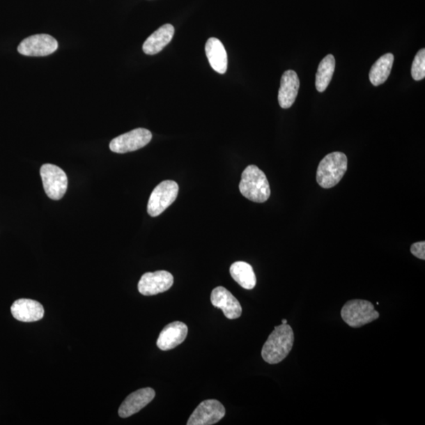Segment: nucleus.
<instances>
[{
	"label": "nucleus",
	"mask_w": 425,
	"mask_h": 425,
	"mask_svg": "<svg viewBox=\"0 0 425 425\" xmlns=\"http://www.w3.org/2000/svg\"><path fill=\"white\" fill-rule=\"evenodd\" d=\"M294 341V332L290 325L282 324L275 327L263 348L264 361L271 365L281 362L293 349Z\"/></svg>",
	"instance_id": "obj_1"
},
{
	"label": "nucleus",
	"mask_w": 425,
	"mask_h": 425,
	"mask_svg": "<svg viewBox=\"0 0 425 425\" xmlns=\"http://www.w3.org/2000/svg\"><path fill=\"white\" fill-rule=\"evenodd\" d=\"M240 191L254 203H265L270 196V187L265 174L256 166H248L241 176Z\"/></svg>",
	"instance_id": "obj_2"
},
{
	"label": "nucleus",
	"mask_w": 425,
	"mask_h": 425,
	"mask_svg": "<svg viewBox=\"0 0 425 425\" xmlns=\"http://www.w3.org/2000/svg\"><path fill=\"white\" fill-rule=\"evenodd\" d=\"M347 170L348 157L343 153L337 151L327 155L318 168V183L323 188L333 187L342 180Z\"/></svg>",
	"instance_id": "obj_3"
},
{
	"label": "nucleus",
	"mask_w": 425,
	"mask_h": 425,
	"mask_svg": "<svg viewBox=\"0 0 425 425\" xmlns=\"http://www.w3.org/2000/svg\"><path fill=\"white\" fill-rule=\"evenodd\" d=\"M341 317L351 327H360L373 323L380 317L372 302L362 300H350L342 308Z\"/></svg>",
	"instance_id": "obj_4"
},
{
	"label": "nucleus",
	"mask_w": 425,
	"mask_h": 425,
	"mask_svg": "<svg viewBox=\"0 0 425 425\" xmlns=\"http://www.w3.org/2000/svg\"><path fill=\"white\" fill-rule=\"evenodd\" d=\"M179 192L177 182L164 180L157 185L149 198L148 212L150 217L159 216L175 202Z\"/></svg>",
	"instance_id": "obj_5"
},
{
	"label": "nucleus",
	"mask_w": 425,
	"mask_h": 425,
	"mask_svg": "<svg viewBox=\"0 0 425 425\" xmlns=\"http://www.w3.org/2000/svg\"><path fill=\"white\" fill-rule=\"evenodd\" d=\"M40 176L47 196L53 200L62 199L68 187V178L63 170L52 164L40 168Z\"/></svg>",
	"instance_id": "obj_6"
},
{
	"label": "nucleus",
	"mask_w": 425,
	"mask_h": 425,
	"mask_svg": "<svg viewBox=\"0 0 425 425\" xmlns=\"http://www.w3.org/2000/svg\"><path fill=\"white\" fill-rule=\"evenodd\" d=\"M153 139L148 130L139 128L112 139L110 149L113 153L125 154L145 147Z\"/></svg>",
	"instance_id": "obj_7"
},
{
	"label": "nucleus",
	"mask_w": 425,
	"mask_h": 425,
	"mask_svg": "<svg viewBox=\"0 0 425 425\" xmlns=\"http://www.w3.org/2000/svg\"><path fill=\"white\" fill-rule=\"evenodd\" d=\"M58 42L52 36L38 34L23 40L18 45L17 52L22 56H47L58 49Z\"/></svg>",
	"instance_id": "obj_8"
},
{
	"label": "nucleus",
	"mask_w": 425,
	"mask_h": 425,
	"mask_svg": "<svg viewBox=\"0 0 425 425\" xmlns=\"http://www.w3.org/2000/svg\"><path fill=\"white\" fill-rule=\"evenodd\" d=\"M226 415V409L219 401L205 400L198 405L187 422V425H212Z\"/></svg>",
	"instance_id": "obj_9"
},
{
	"label": "nucleus",
	"mask_w": 425,
	"mask_h": 425,
	"mask_svg": "<svg viewBox=\"0 0 425 425\" xmlns=\"http://www.w3.org/2000/svg\"><path fill=\"white\" fill-rule=\"evenodd\" d=\"M173 284V277L167 271L146 272L139 281L138 290L139 293L145 296L155 295L165 293Z\"/></svg>",
	"instance_id": "obj_10"
},
{
	"label": "nucleus",
	"mask_w": 425,
	"mask_h": 425,
	"mask_svg": "<svg viewBox=\"0 0 425 425\" xmlns=\"http://www.w3.org/2000/svg\"><path fill=\"white\" fill-rule=\"evenodd\" d=\"M210 300L212 305L221 309L227 318L234 320L240 317V303L226 288L217 287L212 290Z\"/></svg>",
	"instance_id": "obj_11"
},
{
	"label": "nucleus",
	"mask_w": 425,
	"mask_h": 425,
	"mask_svg": "<svg viewBox=\"0 0 425 425\" xmlns=\"http://www.w3.org/2000/svg\"><path fill=\"white\" fill-rule=\"evenodd\" d=\"M155 396V392L150 387L142 388L132 393L121 405L118 410L119 416L126 418L137 414L148 405Z\"/></svg>",
	"instance_id": "obj_12"
},
{
	"label": "nucleus",
	"mask_w": 425,
	"mask_h": 425,
	"mask_svg": "<svg viewBox=\"0 0 425 425\" xmlns=\"http://www.w3.org/2000/svg\"><path fill=\"white\" fill-rule=\"evenodd\" d=\"M187 332V326L185 323L174 321L164 327L157 340V346L165 351L177 348L185 341Z\"/></svg>",
	"instance_id": "obj_13"
},
{
	"label": "nucleus",
	"mask_w": 425,
	"mask_h": 425,
	"mask_svg": "<svg viewBox=\"0 0 425 425\" xmlns=\"http://www.w3.org/2000/svg\"><path fill=\"white\" fill-rule=\"evenodd\" d=\"M13 317L22 323H33L44 318L45 309L38 301L21 299L15 301L11 306Z\"/></svg>",
	"instance_id": "obj_14"
},
{
	"label": "nucleus",
	"mask_w": 425,
	"mask_h": 425,
	"mask_svg": "<svg viewBox=\"0 0 425 425\" xmlns=\"http://www.w3.org/2000/svg\"><path fill=\"white\" fill-rule=\"evenodd\" d=\"M300 86L299 77L294 70L284 72L278 93V102L281 108L288 109L294 105Z\"/></svg>",
	"instance_id": "obj_15"
},
{
	"label": "nucleus",
	"mask_w": 425,
	"mask_h": 425,
	"mask_svg": "<svg viewBox=\"0 0 425 425\" xmlns=\"http://www.w3.org/2000/svg\"><path fill=\"white\" fill-rule=\"evenodd\" d=\"M205 51L212 69L218 74H226L228 57L222 41L215 38H210L206 41Z\"/></svg>",
	"instance_id": "obj_16"
},
{
	"label": "nucleus",
	"mask_w": 425,
	"mask_h": 425,
	"mask_svg": "<svg viewBox=\"0 0 425 425\" xmlns=\"http://www.w3.org/2000/svg\"><path fill=\"white\" fill-rule=\"evenodd\" d=\"M174 33V27L170 24L162 26L146 40L143 45L144 52L149 56L160 53L171 42Z\"/></svg>",
	"instance_id": "obj_17"
},
{
	"label": "nucleus",
	"mask_w": 425,
	"mask_h": 425,
	"mask_svg": "<svg viewBox=\"0 0 425 425\" xmlns=\"http://www.w3.org/2000/svg\"><path fill=\"white\" fill-rule=\"evenodd\" d=\"M230 275L233 280L242 288L252 290L256 285V276L250 264L245 262H236L230 267Z\"/></svg>",
	"instance_id": "obj_18"
},
{
	"label": "nucleus",
	"mask_w": 425,
	"mask_h": 425,
	"mask_svg": "<svg viewBox=\"0 0 425 425\" xmlns=\"http://www.w3.org/2000/svg\"><path fill=\"white\" fill-rule=\"evenodd\" d=\"M392 53L385 54L373 65L369 72V81L374 86L384 84L391 74L394 63Z\"/></svg>",
	"instance_id": "obj_19"
},
{
	"label": "nucleus",
	"mask_w": 425,
	"mask_h": 425,
	"mask_svg": "<svg viewBox=\"0 0 425 425\" xmlns=\"http://www.w3.org/2000/svg\"><path fill=\"white\" fill-rule=\"evenodd\" d=\"M335 68L336 60L332 54H327L326 57L321 60L318 65L317 75H316L315 82L316 88H317L319 93L325 92L327 86H329L334 75V71H335Z\"/></svg>",
	"instance_id": "obj_20"
},
{
	"label": "nucleus",
	"mask_w": 425,
	"mask_h": 425,
	"mask_svg": "<svg viewBox=\"0 0 425 425\" xmlns=\"http://www.w3.org/2000/svg\"><path fill=\"white\" fill-rule=\"evenodd\" d=\"M411 75L414 80L419 82L425 77V49L419 51L412 64Z\"/></svg>",
	"instance_id": "obj_21"
},
{
	"label": "nucleus",
	"mask_w": 425,
	"mask_h": 425,
	"mask_svg": "<svg viewBox=\"0 0 425 425\" xmlns=\"http://www.w3.org/2000/svg\"><path fill=\"white\" fill-rule=\"evenodd\" d=\"M410 252L415 257L422 260L425 259V242H417L412 245L410 248Z\"/></svg>",
	"instance_id": "obj_22"
},
{
	"label": "nucleus",
	"mask_w": 425,
	"mask_h": 425,
	"mask_svg": "<svg viewBox=\"0 0 425 425\" xmlns=\"http://www.w3.org/2000/svg\"><path fill=\"white\" fill-rule=\"evenodd\" d=\"M282 324H288V320H282Z\"/></svg>",
	"instance_id": "obj_23"
}]
</instances>
